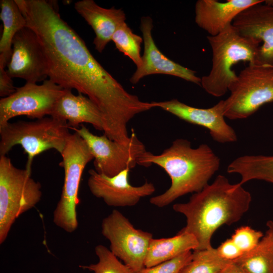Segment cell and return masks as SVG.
Wrapping results in <instances>:
<instances>
[{"label":"cell","instance_id":"1","mask_svg":"<svg viewBox=\"0 0 273 273\" xmlns=\"http://www.w3.org/2000/svg\"><path fill=\"white\" fill-rule=\"evenodd\" d=\"M15 1L26 26L34 31L42 46L48 78L88 97L102 114L106 134L125 132L128 122L147 110V102L126 91L94 58L83 40L61 18L56 1Z\"/></svg>","mask_w":273,"mask_h":273},{"label":"cell","instance_id":"2","mask_svg":"<svg viewBox=\"0 0 273 273\" xmlns=\"http://www.w3.org/2000/svg\"><path fill=\"white\" fill-rule=\"evenodd\" d=\"M251 201L250 193L242 185L232 184L220 174L211 184L193 193L187 202L174 204L173 209L186 217V225L180 231L193 235L198 243L196 250H201L212 248L214 232L223 225L238 221Z\"/></svg>","mask_w":273,"mask_h":273},{"label":"cell","instance_id":"3","mask_svg":"<svg viewBox=\"0 0 273 273\" xmlns=\"http://www.w3.org/2000/svg\"><path fill=\"white\" fill-rule=\"evenodd\" d=\"M220 163L219 158L207 144L193 148L188 140L177 139L159 155L147 151L139 165H157L170 177L169 189L150 199L151 204L164 207L181 196L201 191L219 169Z\"/></svg>","mask_w":273,"mask_h":273},{"label":"cell","instance_id":"4","mask_svg":"<svg viewBox=\"0 0 273 273\" xmlns=\"http://www.w3.org/2000/svg\"><path fill=\"white\" fill-rule=\"evenodd\" d=\"M211 48V69L201 78V85L215 97L224 95L238 75L232 69L240 61L258 64L260 42L241 35L231 25L215 36H207Z\"/></svg>","mask_w":273,"mask_h":273},{"label":"cell","instance_id":"5","mask_svg":"<svg viewBox=\"0 0 273 273\" xmlns=\"http://www.w3.org/2000/svg\"><path fill=\"white\" fill-rule=\"evenodd\" d=\"M67 123L59 119L43 117L34 121L8 122L0 127V156H6L16 145H20L27 155L26 169L31 171L33 158L49 150L60 154L70 133Z\"/></svg>","mask_w":273,"mask_h":273},{"label":"cell","instance_id":"6","mask_svg":"<svg viewBox=\"0 0 273 273\" xmlns=\"http://www.w3.org/2000/svg\"><path fill=\"white\" fill-rule=\"evenodd\" d=\"M31 171L15 167L6 156H0V244L7 239L16 219L40 201L41 184Z\"/></svg>","mask_w":273,"mask_h":273},{"label":"cell","instance_id":"7","mask_svg":"<svg viewBox=\"0 0 273 273\" xmlns=\"http://www.w3.org/2000/svg\"><path fill=\"white\" fill-rule=\"evenodd\" d=\"M60 165L64 170V179L60 200L53 212V222L67 233L78 227L76 207L80 201L78 191L86 165L94 159L84 140L75 131L69 135L61 154Z\"/></svg>","mask_w":273,"mask_h":273},{"label":"cell","instance_id":"8","mask_svg":"<svg viewBox=\"0 0 273 273\" xmlns=\"http://www.w3.org/2000/svg\"><path fill=\"white\" fill-rule=\"evenodd\" d=\"M230 96L223 100L224 117L246 118L262 105L273 102L272 66L249 64L230 85Z\"/></svg>","mask_w":273,"mask_h":273},{"label":"cell","instance_id":"9","mask_svg":"<svg viewBox=\"0 0 273 273\" xmlns=\"http://www.w3.org/2000/svg\"><path fill=\"white\" fill-rule=\"evenodd\" d=\"M86 142L93 156L95 170L98 173L112 177L121 171L139 165L142 156L147 151L144 144L131 129V140L126 145L110 140L104 134L92 133L83 124L72 129Z\"/></svg>","mask_w":273,"mask_h":273},{"label":"cell","instance_id":"10","mask_svg":"<svg viewBox=\"0 0 273 273\" xmlns=\"http://www.w3.org/2000/svg\"><path fill=\"white\" fill-rule=\"evenodd\" d=\"M102 235L110 242V250L123 263L138 272L145 260L153 234L135 229L121 212L113 210L101 224Z\"/></svg>","mask_w":273,"mask_h":273},{"label":"cell","instance_id":"11","mask_svg":"<svg viewBox=\"0 0 273 273\" xmlns=\"http://www.w3.org/2000/svg\"><path fill=\"white\" fill-rule=\"evenodd\" d=\"M65 91V88L49 78L41 84L26 82L23 86L16 87L12 95L0 100V127L17 116L38 119L51 116Z\"/></svg>","mask_w":273,"mask_h":273},{"label":"cell","instance_id":"12","mask_svg":"<svg viewBox=\"0 0 273 273\" xmlns=\"http://www.w3.org/2000/svg\"><path fill=\"white\" fill-rule=\"evenodd\" d=\"M7 67L11 78H20L27 83H36L48 78L44 53L37 35L30 28L25 27L15 35Z\"/></svg>","mask_w":273,"mask_h":273},{"label":"cell","instance_id":"13","mask_svg":"<svg viewBox=\"0 0 273 273\" xmlns=\"http://www.w3.org/2000/svg\"><path fill=\"white\" fill-rule=\"evenodd\" d=\"M129 170L126 169L109 177L94 169L89 170L87 186L90 192L109 206L131 207L136 205L142 198L152 195L155 188L148 181L140 186H132L128 180Z\"/></svg>","mask_w":273,"mask_h":273},{"label":"cell","instance_id":"14","mask_svg":"<svg viewBox=\"0 0 273 273\" xmlns=\"http://www.w3.org/2000/svg\"><path fill=\"white\" fill-rule=\"evenodd\" d=\"M159 107L190 123L207 128L212 139L219 143H233L237 141L234 128L225 121L223 100L208 108L192 107L177 99L152 102Z\"/></svg>","mask_w":273,"mask_h":273},{"label":"cell","instance_id":"15","mask_svg":"<svg viewBox=\"0 0 273 273\" xmlns=\"http://www.w3.org/2000/svg\"><path fill=\"white\" fill-rule=\"evenodd\" d=\"M153 28V20L150 17L141 18L140 29L144 43V51L142 56V65L136 68L130 78V82L136 84L147 75L164 74L201 85V79L196 75V71L171 60L159 50L152 36Z\"/></svg>","mask_w":273,"mask_h":273},{"label":"cell","instance_id":"16","mask_svg":"<svg viewBox=\"0 0 273 273\" xmlns=\"http://www.w3.org/2000/svg\"><path fill=\"white\" fill-rule=\"evenodd\" d=\"M264 2V1H263ZM263 2L252 5L235 18L233 26L243 36L258 40V64L273 65V6Z\"/></svg>","mask_w":273,"mask_h":273},{"label":"cell","instance_id":"17","mask_svg":"<svg viewBox=\"0 0 273 273\" xmlns=\"http://www.w3.org/2000/svg\"><path fill=\"white\" fill-rule=\"evenodd\" d=\"M262 0H198L195 7L197 25L209 36H215L232 25L235 18L246 8Z\"/></svg>","mask_w":273,"mask_h":273},{"label":"cell","instance_id":"18","mask_svg":"<svg viewBox=\"0 0 273 273\" xmlns=\"http://www.w3.org/2000/svg\"><path fill=\"white\" fill-rule=\"evenodd\" d=\"M74 8L93 28L96 50L102 53L118 27L125 22V14L121 9L102 8L93 0H81L74 4Z\"/></svg>","mask_w":273,"mask_h":273},{"label":"cell","instance_id":"19","mask_svg":"<svg viewBox=\"0 0 273 273\" xmlns=\"http://www.w3.org/2000/svg\"><path fill=\"white\" fill-rule=\"evenodd\" d=\"M51 116L66 122L71 129L87 123L96 129H104L103 117L97 106L86 96L81 93L75 95L71 89H65Z\"/></svg>","mask_w":273,"mask_h":273},{"label":"cell","instance_id":"20","mask_svg":"<svg viewBox=\"0 0 273 273\" xmlns=\"http://www.w3.org/2000/svg\"><path fill=\"white\" fill-rule=\"evenodd\" d=\"M198 243L192 234L180 231L175 236L151 239L145 260L149 267L174 258L187 252L196 250Z\"/></svg>","mask_w":273,"mask_h":273},{"label":"cell","instance_id":"21","mask_svg":"<svg viewBox=\"0 0 273 273\" xmlns=\"http://www.w3.org/2000/svg\"><path fill=\"white\" fill-rule=\"evenodd\" d=\"M0 7L3 26L0 40V67L6 68L12 55L14 37L26 27V21L15 0H1Z\"/></svg>","mask_w":273,"mask_h":273},{"label":"cell","instance_id":"22","mask_svg":"<svg viewBox=\"0 0 273 273\" xmlns=\"http://www.w3.org/2000/svg\"><path fill=\"white\" fill-rule=\"evenodd\" d=\"M229 173L239 174L241 185L252 180L273 184V156L244 155L233 160L228 166Z\"/></svg>","mask_w":273,"mask_h":273},{"label":"cell","instance_id":"23","mask_svg":"<svg viewBox=\"0 0 273 273\" xmlns=\"http://www.w3.org/2000/svg\"><path fill=\"white\" fill-rule=\"evenodd\" d=\"M246 273H273V257L261 240L252 250L234 262Z\"/></svg>","mask_w":273,"mask_h":273},{"label":"cell","instance_id":"24","mask_svg":"<svg viewBox=\"0 0 273 273\" xmlns=\"http://www.w3.org/2000/svg\"><path fill=\"white\" fill-rule=\"evenodd\" d=\"M230 263L218 255L216 248L194 250L192 260L180 273H219Z\"/></svg>","mask_w":273,"mask_h":273},{"label":"cell","instance_id":"25","mask_svg":"<svg viewBox=\"0 0 273 273\" xmlns=\"http://www.w3.org/2000/svg\"><path fill=\"white\" fill-rule=\"evenodd\" d=\"M112 41L119 52L128 57L133 61L136 68L142 65V60L140 52L143 39L134 33L125 22L117 29L112 36Z\"/></svg>","mask_w":273,"mask_h":273},{"label":"cell","instance_id":"26","mask_svg":"<svg viewBox=\"0 0 273 273\" xmlns=\"http://www.w3.org/2000/svg\"><path fill=\"white\" fill-rule=\"evenodd\" d=\"M98 261L88 265H79V267L92 271L94 273H135L130 268L122 263L110 249L99 244L95 248Z\"/></svg>","mask_w":273,"mask_h":273},{"label":"cell","instance_id":"27","mask_svg":"<svg viewBox=\"0 0 273 273\" xmlns=\"http://www.w3.org/2000/svg\"><path fill=\"white\" fill-rule=\"evenodd\" d=\"M263 236L260 231L242 226L235 231L231 238L244 254L255 248Z\"/></svg>","mask_w":273,"mask_h":273},{"label":"cell","instance_id":"28","mask_svg":"<svg viewBox=\"0 0 273 273\" xmlns=\"http://www.w3.org/2000/svg\"><path fill=\"white\" fill-rule=\"evenodd\" d=\"M192 257L193 252L190 251L156 265L145 267L137 273H180L185 266L192 260Z\"/></svg>","mask_w":273,"mask_h":273},{"label":"cell","instance_id":"29","mask_svg":"<svg viewBox=\"0 0 273 273\" xmlns=\"http://www.w3.org/2000/svg\"><path fill=\"white\" fill-rule=\"evenodd\" d=\"M216 250L221 258L229 263L235 262L243 255L231 238L222 243Z\"/></svg>","mask_w":273,"mask_h":273},{"label":"cell","instance_id":"30","mask_svg":"<svg viewBox=\"0 0 273 273\" xmlns=\"http://www.w3.org/2000/svg\"><path fill=\"white\" fill-rule=\"evenodd\" d=\"M6 68L0 67V96L7 97L12 95L16 89L12 79Z\"/></svg>","mask_w":273,"mask_h":273},{"label":"cell","instance_id":"31","mask_svg":"<svg viewBox=\"0 0 273 273\" xmlns=\"http://www.w3.org/2000/svg\"><path fill=\"white\" fill-rule=\"evenodd\" d=\"M267 230L261 239L273 257V220H270L266 222Z\"/></svg>","mask_w":273,"mask_h":273},{"label":"cell","instance_id":"32","mask_svg":"<svg viewBox=\"0 0 273 273\" xmlns=\"http://www.w3.org/2000/svg\"><path fill=\"white\" fill-rule=\"evenodd\" d=\"M219 273H246L238 265L233 262L227 265Z\"/></svg>","mask_w":273,"mask_h":273},{"label":"cell","instance_id":"33","mask_svg":"<svg viewBox=\"0 0 273 273\" xmlns=\"http://www.w3.org/2000/svg\"><path fill=\"white\" fill-rule=\"evenodd\" d=\"M264 4L269 6H273V0H267V1H264Z\"/></svg>","mask_w":273,"mask_h":273},{"label":"cell","instance_id":"34","mask_svg":"<svg viewBox=\"0 0 273 273\" xmlns=\"http://www.w3.org/2000/svg\"><path fill=\"white\" fill-rule=\"evenodd\" d=\"M272 68H273V65H272Z\"/></svg>","mask_w":273,"mask_h":273}]
</instances>
